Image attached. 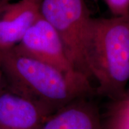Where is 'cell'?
Masks as SVG:
<instances>
[{"label": "cell", "instance_id": "obj_3", "mask_svg": "<svg viewBox=\"0 0 129 129\" xmlns=\"http://www.w3.org/2000/svg\"><path fill=\"white\" fill-rule=\"evenodd\" d=\"M40 14L60 35L75 68L92 82L85 57V42L92 18L85 0H42Z\"/></svg>", "mask_w": 129, "mask_h": 129}, {"label": "cell", "instance_id": "obj_5", "mask_svg": "<svg viewBox=\"0 0 129 129\" xmlns=\"http://www.w3.org/2000/svg\"><path fill=\"white\" fill-rule=\"evenodd\" d=\"M50 114L30 99L0 90V129H38Z\"/></svg>", "mask_w": 129, "mask_h": 129}, {"label": "cell", "instance_id": "obj_9", "mask_svg": "<svg viewBox=\"0 0 129 129\" xmlns=\"http://www.w3.org/2000/svg\"><path fill=\"white\" fill-rule=\"evenodd\" d=\"M113 17H120L129 14V0H102Z\"/></svg>", "mask_w": 129, "mask_h": 129}, {"label": "cell", "instance_id": "obj_1", "mask_svg": "<svg viewBox=\"0 0 129 129\" xmlns=\"http://www.w3.org/2000/svg\"><path fill=\"white\" fill-rule=\"evenodd\" d=\"M0 69L7 89L37 103L50 113L77 98L96 94L87 78L65 73L12 48L0 49Z\"/></svg>", "mask_w": 129, "mask_h": 129}, {"label": "cell", "instance_id": "obj_7", "mask_svg": "<svg viewBox=\"0 0 129 129\" xmlns=\"http://www.w3.org/2000/svg\"><path fill=\"white\" fill-rule=\"evenodd\" d=\"M38 129H104L98 107L90 97L79 98L49 115Z\"/></svg>", "mask_w": 129, "mask_h": 129}, {"label": "cell", "instance_id": "obj_10", "mask_svg": "<svg viewBox=\"0 0 129 129\" xmlns=\"http://www.w3.org/2000/svg\"><path fill=\"white\" fill-rule=\"evenodd\" d=\"M12 0H0V6L4 4H6L7 2H12Z\"/></svg>", "mask_w": 129, "mask_h": 129}, {"label": "cell", "instance_id": "obj_4", "mask_svg": "<svg viewBox=\"0 0 129 129\" xmlns=\"http://www.w3.org/2000/svg\"><path fill=\"white\" fill-rule=\"evenodd\" d=\"M12 49L22 55L50 64L65 73L84 76L76 70L70 60L60 35L41 14Z\"/></svg>", "mask_w": 129, "mask_h": 129}, {"label": "cell", "instance_id": "obj_11", "mask_svg": "<svg viewBox=\"0 0 129 129\" xmlns=\"http://www.w3.org/2000/svg\"><path fill=\"white\" fill-rule=\"evenodd\" d=\"M2 71H1V69H0V82H1V78H2Z\"/></svg>", "mask_w": 129, "mask_h": 129}, {"label": "cell", "instance_id": "obj_6", "mask_svg": "<svg viewBox=\"0 0 129 129\" xmlns=\"http://www.w3.org/2000/svg\"><path fill=\"white\" fill-rule=\"evenodd\" d=\"M42 0H19L0 6V49L16 46L40 16Z\"/></svg>", "mask_w": 129, "mask_h": 129}, {"label": "cell", "instance_id": "obj_2", "mask_svg": "<svg viewBox=\"0 0 129 129\" xmlns=\"http://www.w3.org/2000/svg\"><path fill=\"white\" fill-rule=\"evenodd\" d=\"M85 57L95 93L111 101L123 97L129 82V14L93 18L88 25Z\"/></svg>", "mask_w": 129, "mask_h": 129}, {"label": "cell", "instance_id": "obj_8", "mask_svg": "<svg viewBox=\"0 0 129 129\" xmlns=\"http://www.w3.org/2000/svg\"><path fill=\"white\" fill-rule=\"evenodd\" d=\"M104 129H129V90L112 101L103 118Z\"/></svg>", "mask_w": 129, "mask_h": 129}]
</instances>
